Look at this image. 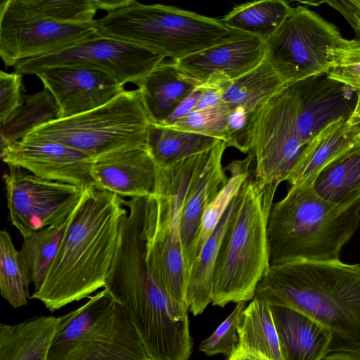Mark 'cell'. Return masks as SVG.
<instances>
[{"label": "cell", "mask_w": 360, "mask_h": 360, "mask_svg": "<svg viewBox=\"0 0 360 360\" xmlns=\"http://www.w3.org/2000/svg\"><path fill=\"white\" fill-rule=\"evenodd\" d=\"M127 210L120 196L96 184L85 187L55 259L31 298L53 312L104 288Z\"/></svg>", "instance_id": "1"}, {"label": "cell", "mask_w": 360, "mask_h": 360, "mask_svg": "<svg viewBox=\"0 0 360 360\" xmlns=\"http://www.w3.org/2000/svg\"><path fill=\"white\" fill-rule=\"evenodd\" d=\"M314 319L360 349V264L340 259L270 264L255 297Z\"/></svg>", "instance_id": "2"}, {"label": "cell", "mask_w": 360, "mask_h": 360, "mask_svg": "<svg viewBox=\"0 0 360 360\" xmlns=\"http://www.w3.org/2000/svg\"><path fill=\"white\" fill-rule=\"evenodd\" d=\"M103 288L128 313L151 360L189 359V309L165 291L147 263L144 245L116 252Z\"/></svg>", "instance_id": "3"}, {"label": "cell", "mask_w": 360, "mask_h": 360, "mask_svg": "<svg viewBox=\"0 0 360 360\" xmlns=\"http://www.w3.org/2000/svg\"><path fill=\"white\" fill-rule=\"evenodd\" d=\"M359 226L360 200L336 204L320 196L314 184L290 186L269 214L270 264L339 259Z\"/></svg>", "instance_id": "4"}, {"label": "cell", "mask_w": 360, "mask_h": 360, "mask_svg": "<svg viewBox=\"0 0 360 360\" xmlns=\"http://www.w3.org/2000/svg\"><path fill=\"white\" fill-rule=\"evenodd\" d=\"M253 177L251 174L241 188V202L219 249L213 278L214 306L251 301L270 266L267 221L279 184Z\"/></svg>", "instance_id": "5"}, {"label": "cell", "mask_w": 360, "mask_h": 360, "mask_svg": "<svg viewBox=\"0 0 360 360\" xmlns=\"http://www.w3.org/2000/svg\"><path fill=\"white\" fill-rule=\"evenodd\" d=\"M210 151L157 167L155 193L146 198L147 263L169 297L187 307V272L181 239L182 210Z\"/></svg>", "instance_id": "6"}, {"label": "cell", "mask_w": 360, "mask_h": 360, "mask_svg": "<svg viewBox=\"0 0 360 360\" xmlns=\"http://www.w3.org/2000/svg\"><path fill=\"white\" fill-rule=\"evenodd\" d=\"M94 25L105 37L133 44L176 60L226 39L232 32L219 19L164 4L128 0Z\"/></svg>", "instance_id": "7"}, {"label": "cell", "mask_w": 360, "mask_h": 360, "mask_svg": "<svg viewBox=\"0 0 360 360\" xmlns=\"http://www.w3.org/2000/svg\"><path fill=\"white\" fill-rule=\"evenodd\" d=\"M58 319L47 360H151L128 313L104 288Z\"/></svg>", "instance_id": "8"}, {"label": "cell", "mask_w": 360, "mask_h": 360, "mask_svg": "<svg viewBox=\"0 0 360 360\" xmlns=\"http://www.w3.org/2000/svg\"><path fill=\"white\" fill-rule=\"evenodd\" d=\"M151 123L139 90H124L101 107L52 120L23 139L58 142L95 158L146 146Z\"/></svg>", "instance_id": "9"}, {"label": "cell", "mask_w": 360, "mask_h": 360, "mask_svg": "<svg viewBox=\"0 0 360 360\" xmlns=\"http://www.w3.org/2000/svg\"><path fill=\"white\" fill-rule=\"evenodd\" d=\"M346 39L334 24L304 6H297L265 41V58L291 84L327 75L331 68L329 49Z\"/></svg>", "instance_id": "10"}, {"label": "cell", "mask_w": 360, "mask_h": 360, "mask_svg": "<svg viewBox=\"0 0 360 360\" xmlns=\"http://www.w3.org/2000/svg\"><path fill=\"white\" fill-rule=\"evenodd\" d=\"M297 117L295 82L276 93L259 110L250 150L255 179L266 184L286 181L307 146L299 133Z\"/></svg>", "instance_id": "11"}, {"label": "cell", "mask_w": 360, "mask_h": 360, "mask_svg": "<svg viewBox=\"0 0 360 360\" xmlns=\"http://www.w3.org/2000/svg\"><path fill=\"white\" fill-rule=\"evenodd\" d=\"M165 58L133 44L103 36L57 53L25 60L14 72L37 75L60 66H84L105 72L122 85L137 86Z\"/></svg>", "instance_id": "12"}, {"label": "cell", "mask_w": 360, "mask_h": 360, "mask_svg": "<svg viewBox=\"0 0 360 360\" xmlns=\"http://www.w3.org/2000/svg\"><path fill=\"white\" fill-rule=\"evenodd\" d=\"M3 178L10 220L23 238L66 219L85 189L40 178L16 166L9 165Z\"/></svg>", "instance_id": "13"}, {"label": "cell", "mask_w": 360, "mask_h": 360, "mask_svg": "<svg viewBox=\"0 0 360 360\" xmlns=\"http://www.w3.org/2000/svg\"><path fill=\"white\" fill-rule=\"evenodd\" d=\"M94 22L67 24L0 15V56L6 67L101 37Z\"/></svg>", "instance_id": "14"}, {"label": "cell", "mask_w": 360, "mask_h": 360, "mask_svg": "<svg viewBox=\"0 0 360 360\" xmlns=\"http://www.w3.org/2000/svg\"><path fill=\"white\" fill-rule=\"evenodd\" d=\"M265 56V41L232 31L220 42L172 61L200 84L225 86L256 68Z\"/></svg>", "instance_id": "15"}, {"label": "cell", "mask_w": 360, "mask_h": 360, "mask_svg": "<svg viewBox=\"0 0 360 360\" xmlns=\"http://www.w3.org/2000/svg\"><path fill=\"white\" fill-rule=\"evenodd\" d=\"M1 158L8 166L44 179L83 188L95 184L91 176L94 158L58 142L22 139L1 148Z\"/></svg>", "instance_id": "16"}, {"label": "cell", "mask_w": 360, "mask_h": 360, "mask_svg": "<svg viewBox=\"0 0 360 360\" xmlns=\"http://www.w3.org/2000/svg\"><path fill=\"white\" fill-rule=\"evenodd\" d=\"M53 96L60 118L101 107L124 91V86L102 71L84 66H60L37 75Z\"/></svg>", "instance_id": "17"}, {"label": "cell", "mask_w": 360, "mask_h": 360, "mask_svg": "<svg viewBox=\"0 0 360 360\" xmlns=\"http://www.w3.org/2000/svg\"><path fill=\"white\" fill-rule=\"evenodd\" d=\"M298 94V130L307 145L322 129L340 119H347L356 102L350 87L327 75L295 82Z\"/></svg>", "instance_id": "18"}, {"label": "cell", "mask_w": 360, "mask_h": 360, "mask_svg": "<svg viewBox=\"0 0 360 360\" xmlns=\"http://www.w3.org/2000/svg\"><path fill=\"white\" fill-rule=\"evenodd\" d=\"M156 172V165L146 146L95 158L91 167V176L97 186L130 198L153 195Z\"/></svg>", "instance_id": "19"}, {"label": "cell", "mask_w": 360, "mask_h": 360, "mask_svg": "<svg viewBox=\"0 0 360 360\" xmlns=\"http://www.w3.org/2000/svg\"><path fill=\"white\" fill-rule=\"evenodd\" d=\"M227 146L226 142L221 141L210 150L184 202L181 239L187 274L194 261V251L203 214L229 179L222 166V158Z\"/></svg>", "instance_id": "20"}, {"label": "cell", "mask_w": 360, "mask_h": 360, "mask_svg": "<svg viewBox=\"0 0 360 360\" xmlns=\"http://www.w3.org/2000/svg\"><path fill=\"white\" fill-rule=\"evenodd\" d=\"M283 360H321L330 350L332 333L306 315L271 305Z\"/></svg>", "instance_id": "21"}, {"label": "cell", "mask_w": 360, "mask_h": 360, "mask_svg": "<svg viewBox=\"0 0 360 360\" xmlns=\"http://www.w3.org/2000/svg\"><path fill=\"white\" fill-rule=\"evenodd\" d=\"M201 84L172 60L157 65L138 86L153 124H162Z\"/></svg>", "instance_id": "22"}, {"label": "cell", "mask_w": 360, "mask_h": 360, "mask_svg": "<svg viewBox=\"0 0 360 360\" xmlns=\"http://www.w3.org/2000/svg\"><path fill=\"white\" fill-rule=\"evenodd\" d=\"M241 188L230 202L219 222L203 245L198 257L188 272L186 301L189 311L195 316L201 314L212 302L216 261L225 233L241 202Z\"/></svg>", "instance_id": "23"}, {"label": "cell", "mask_w": 360, "mask_h": 360, "mask_svg": "<svg viewBox=\"0 0 360 360\" xmlns=\"http://www.w3.org/2000/svg\"><path fill=\"white\" fill-rule=\"evenodd\" d=\"M345 121L330 123L306 146L286 179L290 186L313 184L326 167L360 146L347 137Z\"/></svg>", "instance_id": "24"}, {"label": "cell", "mask_w": 360, "mask_h": 360, "mask_svg": "<svg viewBox=\"0 0 360 360\" xmlns=\"http://www.w3.org/2000/svg\"><path fill=\"white\" fill-rule=\"evenodd\" d=\"M58 317L35 316L0 324V360H47Z\"/></svg>", "instance_id": "25"}, {"label": "cell", "mask_w": 360, "mask_h": 360, "mask_svg": "<svg viewBox=\"0 0 360 360\" xmlns=\"http://www.w3.org/2000/svg\"><path fill=\"white\" fill-rule=\"evenodd\" d=\"M237 349L269 360H283L271 305L254 297L240 313L237 323Z\"/></svg>", "instance_id": "26"}, {"label": "cell", "mask_w": 360, "mask_h": 360, "mask_svg": "<svg viewBox=\"0 0 360 360\" xmlns=\"http://www.w3.org/2000/svg\"><path fill=\"white\" fill-rule=\"evenodd\" d=\"M98 11L96 0H4L0 4V15L67 24L91 23Z\"/></svg>", "instance_id": "27"}, {"label": "cell", "mask_w": 360, "mask_h": 360, "mask_svg": "<svg viewBox=\"0 0 360 360\" xmlns=\"http://www.w3.org/2000/svg\"><path fill=\"white\" fill-rule=\"evenodd\" d=\"M221 140L151 123L146 146L157 167H165L205 153Z\"/></svg>", "instance_id": "28"}, {"label": "cell", "mask_w": 360, "mask_h": 360, "mask_svg": "<svg viewBox=\"0 0 360 360\" xmlns=\"http://www.w3.org/2000/svg\"><path fill=\"white\" fill-rule=\"evenodd\" d=\"M288 85L265 58L248 73L230 82L223 91L222 100L229 108L240 106L258 111Z\"/></svg>", "instance_id": "29"}, {"label": "cell", "mask_w": 360, "mask_h": 360, "mask_svg": "<svg viewBox=\"0 0 360 360\" xmlns=\"http://www.w3.org/2000/svg\"><path fill=\"white\" fill-rule=\"evenodd\" d=\"M292 6L283 0H259L234 7L221 21L229 30L264 41L280 27Z\"/></svg>", "instance_id": "30"}, {"label": "cell", "mask_w": 360, "mask_h": 360, "mask_svg": "<svg viewBox=\"0 0 360 360\" xmlns=\"http://www.w3.org/2000/svg\"><path fill=\"white\" fill-rule=\"evenodd\" d=\"M70 214L63 221L23 238L22 245L18 251L19 260L27 283L34 285V290L41 285L55 259Z\"/></svg>", "instance_id": "31"}, {"label": "cell", "mask_w": 360, "mask_h": 360, "mask_svg": "<svg viewBox=\"0 0 360 360\" xmlns=\"http://www.w3.org/2000/svg\"><path fill=\"white\" fill-rule=\"evenodd\" d=\"M316 193L336 204L360 200V146L326 167L314 182Z\"/></svg>", "instance_id": "32"}, {"label": "cell", "mask_w": 360, "mask_h": 360, "mask_svg": "<svg viewBox=\"0 0 360 360\" xmlns=\"http://www.w3.org/2000/svg\"><path fill=\"white\" fill-rule=\"evenodd\" d=\"M60 108L46 88L27 96L22 106L0 124L1 148L22 139L35 128L58 119Z\"/></svg>", "instance_id": "33"}, {"label": "cell", "mask_w": 360, "mask_h": 360, "mask_svg": "<svg viewBox=\"0 0 360 360\" xmlns=\"http://www.w3.org/2000/svg\"><path fill=\"white\" fill-rule=\"evenodd\" d=\"M253 161L254 155L250 151L245 158L233 160L224 168L229 171L230 176L226 186L203 214L195 244L193 262L198 257L203 245L217 226L230 202L251 176L250 166Z\"/></svg>", "instance_id": "34"}, {"label": "cell", "mask_w": 360, "mask_h": 360, "mask_svg": "<svg viewBox=\"0 0 360 360\" xmlns=\"http://www.w3.org/2000/svg\"><path fill=\"white\" fill-rule=\"evenodd\" d=\"M22 269L18 251L16 250L8 232H0V290L1 295L13 308L27 303L31 297Z\"/></svg>", "instance_id": "35"}, {"label": "cell", "mask_w": 360, "mask_h": 360, "mask_svg": "<svg viewBox=\"0 0 360 360\" xmlns=\"http://www.w3.org/2000/svg\"><path fill=\"white\" fill-rule=\"evenodd\" d=\"M229 108L224 103L194 110L168 127L213 137L225 142Z\"/></svg>", "instance_id": "36"}, {"label": "cell", "mask_w": 360, "mask_h": 360, "mask_svg": "<svg viewBox=\"0 0 360 360\" xmlns=\"http://www.w3.org/2000/svg\"><path fill=\"white\" fill-rule=\"evenodd\" d=\"M245 307V302L237 303L233 311L214 333L200 342L199 350L210 356L219 354L230 356L238 345L237 323Z\"/></svg>", "instance_id": "37"}, {"label": "cell", "mask_w": 360, "mask_h": 360, "mask_svg": "<svg viewBox=\"0 0 360 360\" xmlns=\"http://www.w3.org/2000/svg\"><path fill=\"white\" fill-rule=\"evenodd\" d=\"M259 111L249 110L240 106L229 108L225 140L228 146L236 148L243 153L250 151Z\"/></svg>", "instance_id": "38"}, {"label": "cell", "mask_w": 360, "mask_h": 360, "mask_svg": "<svg viewBox=\"0 0 360 360\" xmlns=\"http://www.w3.org/2000/svg\"><path fill=\"white\" fill-rule=\"evenodd\" d=\"M22 75L0 72V124L6 122L23 104Z\"/></svg>", "instance_id": "39"}, {"label": "cell", "mask_w": 360, "mask_h": 360, "mask_svg": "<svg viewBox=\"0 0 360 360\" xmlns=\"http://www.w3.org/2000/svg\"><path fill=\"white\" fill-rule=\"evenodd\" d=\"M328 54L331 68L360 62V40L346 39L340 45L330 48Z\"/></svg>", "instance_id": "40"}, {"label": "cell", "mask_w": 360, "mask_h": 360, "mask_svg": "<svg viewBox=\"0 0 360 360\" xmlns=\"http://www.w3.org/2000/svg\"><path fill=\"white\" fill-rule=\"evenodd\" d=\"M347 21L356 34L354 39L360 40V0L326 1Z\"/></svg>", "instance_id": "41"}, {"label": "cell", "mask_w": 360, "mask_h": 360, "mask_svg": "<svg viewBox=\"0 0 360 360\" xmlns=\"http://www.w3.org/2000/svg\"><path fill=\"white\" fill-rule=\"evenodd\" d=\"M327 76L338 82L360 91V62L332 68Z\"/></svg>", "instance_id": "42"}, {"label": "cell", "mask_w": 360, "mask_h": 360, "mask_svg": "<svg viewBox=\"0 0 360 360\" xmlns=\"http://www.w3.org/2000/svg\"><path fill=\"white\" fill-rule=\"evenodd\" d=\"M201 94L195 110L214 107L223 103L224 88L214 84H201Z\"/></svg>", "instance_id": "43"}, {"label": "cell", "mask_w": 360, "mask_h": 360, "mask_svg": "<svg viewBox=\"0 0 360 360\" xmlns=\"http://www.w3.org/2000/svg\"><path fill=\"white\" fill-rule=\"evenodd\" d=\"M200 85L179 105L172 115L162 124H160L161 126L169 127L179 118L195 109L196 104L201 94Z\"/></svg>", "instance_id": "44"}, {"label": "cell", "mask_w": 360, "mask_h": 360, "mask_svg": "<svg viewBox=\"0 0 360 360\" xmlns=\"http://www.w3.org/2000/svg\"><path fill=\"white\" fill-rule=\"evenodd\" d=\"M354 110L345 121V134L353 143H360V91L356 93Z\"/></svg>", "instance_id": "45"}, {"label": "cell", "mask_w": 360, "mask_h": 360, "mask_svg": "<svg viewBox=\"0 0 360 360\" xmlns=\"http://www.w3.org/2000/svg\"><path fill=\"white\" fill-rule=\"evenodd\" d=\"M321 360H360V349H340L329 352Z\"/></svg>", "instance_id": "46"}, {"label": "cell", "mask_w": 360, "mask_h": 360, "mask_svg": "<svg viewBox=\"0 0 360 360\" xmlns=\"http://www.w3.org/2000/svg\"><path fill=\"white\" fill-rule=\"evenodd\" d=\"M226 360H269L255 353L248 352L236 349L234 352Z\"/></svg>", "instance_id": "47"}]
</instances>
